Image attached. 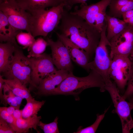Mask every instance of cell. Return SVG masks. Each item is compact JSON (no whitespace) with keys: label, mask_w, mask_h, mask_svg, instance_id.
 Wrapping results in <instances>:
<instances>
[{"label":"cell","mask_w":133,"mask_h":133,"mask_svg":"<svg viewBox=\"0 0 133 133\" xmlns=\"http://www.w3.org/2000/svg\"><path fill=\"white\" fill-rule=\"evenodd\" d=\"M87 0H71L70 3V9L72 6L74 4L77 3H81V5L86 4V2Z\"/></svg>","instance_id":"35"},{"label":"cell","mask_w":133,"mask_h":133,"mask_svg":"<svg viewBox=\"0 0 133 133\" xmlns=\"http://www.w3.org/2000/svg\"><path fill=\"white\" fill-rule=\"evenodd\" d=\"M129 57L132 61H133V51L130 55Z\"/></svg>","instance_id":"40"},{"label":"cell","mask_w":133,"mask_h":133,"mask_svg":"<svg viewBox=\"0 0 133 133\" xmlns=\"http://www.w3.org/2000/svg\"><path fill=\"white\" fill-rule=\"evenodd\" d=\"M65 4V8L68 10L71 9L70 7V3L71 0H63Z\"/></svg>","instance_id":"37"},{"label":"cell","mask_w":133,"mask_h":133,"mask_svg":"<svg viewBox=\"0 0 133 133\" xmlns=\"http://www.w3.org/2000/svg\"><path fill=\"white\" fill-rule=\"evenodd\" d=\"M2 76L0 75V99L1 103H2L5 105L6 106L7 104L5 100L4 96L3 94L2 91L3 90L4 82L3 80Z\"/></svg>","instance_id":"32"},{"label":"cell","mask_w":133,"mask_h":133,"mask_svg":"<svg viewBox=\"0 0 133 133\" xmlns=\"http://www.w3.org/2000/svg\"><path fill=\"white\" fill-rule=\"evenodd\" d=\"M108 109L105 110L104 112L101 115L97 114L96 120L91 125L84 128L80 127L76 132V133H95L100 123L104 117Z\"/></svg>","instance_id":"25"},{"label":"cell","mask_w":133,"mask_h":133,"mask_svg":"<svg viewBox=\"0 0 133 133\" xmlns=\"http://www.w3.org/2000/svg\"><path fill=\"white\" fill-rule=\"evenodd\" d=\"M112 0H101L95 4L89 5H81L80 8L71 12L83 18L91 26L94 28L95 21L99 13L106 10Z\"/></svg>","instance_id":"14"},{"label":"cell","mask_w":133,"mask_h":133,"mask_svg":"<svg viewBox=\"0 0 133 133\" xmlns=\"http://www.w3.org/2000/svg\"><path fill=\"white\" fill-rule=\"evenodd\" d=\"M128 99L129 100V102L130 104L131 107L132 109H133V96L131 97Z\"/></svg>","instance_id":"39"},{"label":"cell","mask_w":133,"mask_h":133,"mask_svg":"<svg viewBox=\"0 0 133 133\" xmlns=\"http://www.w3.org/2000/svg\"><path fill=\"white\" fill-rule=\"evenodd\" d=\"M47 46L46 41L40 37L35 40V41L28 48L29 57H36L43 53Z\"/></svg>","instance_id":"22"},{"label":"cell","mask_w":133,"mask_h":133,"mask_svg":"<svg viewBox=\"0 0 133 133\" xmlns=\"http://www.w3.org/2000/svg\"><path fill=\"white\" fill-rule=\"evenodd\" d=\"M31 72L29 58L25 56L18 47L16 48L13 60L9 68L2 76L6 79H17L25 85L29 84L36 88L31 79Z\"/></svg>","instance_id":"6"},{"label":"cell","mask_w":133,"mask_h":133,"mask_svg":"<svg viewBox=\"0 0 133 133\" xmlns=\"http://www.w3.org/2000/svg\"><path fill=\"white\" fill-rule=\"evenodd\" d=\"M70 72L68 71L58 69L49 74L40 81L36 88L37 91L35 93L36 95H49Z\"/></svg>","instance_id":"13"},{"label":"cell","mask_w":133,"mask_h":133,"mask_svg":"<svg viewBox=\"0 0 133 133\" xmlns=\"http://www.w3.org/2000/svg\"><path fill=\"white\" fill-rule=\"evenodd\" d=\"M122 17L124 21L133 17V9L124 13Z\"/></svg>","instance_id":"33"},{"label":"cell","mask_w":133,"mask_h":133,"mask_svg":"<svg viewBox=\"0 0 133 133\" xmlns=\"http://www.w3.org/2000/svg\"><path fill=\"white\" fill-rule=\"evenodd\" d=\"M107 24L105 21L101 32V37L99 43L95 52L94 60L89 63L90 70H94L98 72L104 80L105 85H109L113 82L110 79L109 70L112 59L109 55L107 48L110 46V41L106 35Z\"/></svg>","instance_id":"5"},{"label":"cell","mask_w":133,"mask_h":133,"mask_svg":"<svg viewBox=\"0 0 133 133\" xmlns=\"http://www.w3.org/2000/svg\"><path fill=\"white\" fill-rule=\"evenodd\" d=\"M16 0L20 7L30 13L32 15H34L48 7L57 6L63 3L65 4L63 0Z\"/></svg>","instance_id":"15"},{"label":"cell","mask_w":133,"mask_h":133,"mask_svg":"<svg viewBox=\"0 0 133 133\" xmlns=\"http://www.w3.org/2000/svg\"><path fill=\"white\" fill-rule=\"evenodd\" d=\"M3 80L5 84L15 95L26 100L33 98L26 85L18 79H3Z\"/></svg>","instance_id":"19"},{"label":"cell","mask_w":133,"mask_h":133,"mask_svg":"<svg viewBox=\"0 0 133 133\" xmlns=\"http://www.w3.org/2000/svg\"><path fill=\"white\" fill-rule=\"evenodd\" d=\"M19 47L13 43H0V71L3 73L9 68L13 61L16 48Z\"/></svg>","instance_id":"16"},{"label":"cell","mask_w":133,"mask_h":133,"mask_svg":"<svg viewBox=\"0 0 133 133\" xmlns=\"http://www.w3.org/2000/svg\"><path fill=\"white\" fill-rule=\"evenodd\" d=\"M4 108L8 113L12 116L14 111L16 109L14 107L10 106L8 107H4Z\"/></svg>","instance_id":"36"},{"label":"cell","mask_w":133,"mask_h":133,"mask_svg":"<svg viewBox=\"0 0 133 133\" xmlns=\"http://www.w3.org/2000/svg\"><path fill=\"white\" fill-rule=\"evenodd\" d=\"M15 133L16 132L9 124L0 119V133Z\"/></svg>","instance_id":"31"},{"label":"cell","mask_w":133,"mask_h":133,"mask_svg":"<svg viewBox=\"0 0 133 133\" xmlns=\"http://www.w3.org/2000/svg\"><path fill=\"white\" fill-rule=\"evenodd\" d=\"M3 91L5 99L7 104L14 107L16 109H19L23 99L14 94L4 83Z\"/></svg>","instance_id":"23"},{"label":"cell","mask_w":133,"mask_h":133,"mask_svg":"<svg viewBox=\"0 0 133 133\" xmlns=\"http://www.w3.org/2000/svg\"><path fill=\"white\" fill-rule=\"evenodd\" d=\"M58 39L67 48L71 59L73 61L88 72L90 70L89 66L90 56L83 49L73 43L64 35L56 32Z\"/></svg>","instance_id":"12"},{"label":"cell","mask_w":133,"mask_h":133,"mask_svg":"<svg viewBox=\"0 0 133 133\" xmlns=\"http://www.w3.org/2000/svg\"><path fill=\"white\" fill-rule=\"evenodd\" d=\"M132 62L129 57L116 55L112 59L109 70L110 78L113 79L120 92H124L130 76Z\"/></svg>","instance_id":"8"},{"label":"cell","mask_w":133,"mask_h":133,"mask_svg":"<svg viewBox=\"0 0 133 133\" xmlns=\"http://www.w3.org/2000/svg\"><path fill=\"white\" fill-rule=\"evenodd\" d=\"M41 119V116L36 115L26 118L22 117L16 120L15 129L16 133H27L32 128L35 130L37 133H39L37 127Z\"/></svg>","instance_id":"20"},{"label":"cell","mask_w":133,"mask_h":133,"mask_svg":"<svg viewBox=\"0 0 133 133\" xmlns=\"http://www.w3.org/2000/svg\"><path fill=\"white\" fill-rule=\"evenodd\" d=\"M132 61V68L127 86L123 95H122L123 98L126 100L133 96V61Z\"/></svg>","instance_id":"29"},{"label":"cell","mask_w":133,"mask_h":133,"mask_svg":"<svg viewBox=\"0 0 133 133\" xmlns=\"http://www.w3.org/2000/svg\"><path fill=\"white\" fill-rule=\"evenodd\" d=\"M34 38L31 33L22 31L19 32L16 37L18 42L24 47V49L28 48L32 45L35 41Z\"/></svg>","instance_id":"24"},{"label":"cell","mask_w":133,"mask_h":133,"mask_svg":"<svg viewBox=\"0 0 133 133\" xmlns=\"http://www.w3.org/2000/svg\"><path fill=\"white\" fill-rule=\"evenodd\" d=\"M105 20L107 31L106 37L109 41L113 37L122 31L129 24L123 20L110 16L106 14Z\"/></svg>","instance_id":"18"},{"label":"cell","mask_w":133,"mask_h":133,"mask_svg":"<svg viewBox=\"0 0 133 133\" xmlns=\"http://www.w3.org/2000/svg\"><path fill=\"white\" fill-rule=\"evenodd\" d=\"M0 119L9 124L15 131L16 120L8 113L4 107H0Z\"/></svg>","instance_id":"27"},{"label":"cell","mask_w":133,"mask_h":133,"mask_svg":"<svg viewBox=\"0 0 133 133\" xmlns=\"http://www.w3.org/2000/svg\"><path fill=\"white\" fill-rule=\"evenodd\" d=\"M58 119V118L56 117L53 122L48 124L44 123L40 121L38 126L45 133H59L57 126Z\"/></svg>","instance_id":"26"},{"label":"cell","mask_w":133,"mask_h":133,"mask_svg":"<svg viewBox=\"0 0 133 133\" xmlns=\"http://www.w3.org/2000/svg\"><path fill=\"white\" fill-rule=\"evenodd\" d=\"M0 11L4 14L10 24L16 30H25L31 33L32 16L20 7L16 0H0Z\"/></svg>","instance_id":"4"},{"label":"cell","mask_w":133,"mask_h":133,"mask_svg":"<svg viewBox=\"0 0 133 133\" xmlns=\"http://www.w3.org/2000/svg\"><path fill=\"white\" fill-rule=\"evenodd\" d=\"M89 74L83 77L74 75L71 72L67 77L49 95H78L84 90L93 87H98L101 92L105 91V84L101 76L97 71L91 70Z\"/></svg>","instance_id":"2"},{"label":"cell","mask_w":133,"mask_h":133,"mask_svg":"<svg viewBox=\"0 0 133 133\" xmlns=\"http://www.w3.org/2000/svg\"><path fill=\"white\" fill-rule=\"evenodd\" d=\"M12 116L16 120L22 117V110H20L19 109H16Z\"/></svg>","instance_id":"34"},{"label":"cell","mask_w":133,"mask_h":133,"mask_svg":"<svg viewBox=\"0 0 133 133\" xmlns=\"http://www.w3.org/2000/svg\"><path fill=\"white\" fill-rule=\"evenodd\" d=\"M20 32L16 30L10 25L4 14L0 11V40L1 42H10L17 45L16 36Z\"/></svg>","instance_id":"17"},{"label":"cell","mask_w":133,"mask_h":133,"mask_svg":"<svg viewBox=\"0 0 133 133\" xmlns=\"http://www.w3.org/2000/svg\"><path fill=\"white\" fill-rule=\"evenodd\" d=\"M47 46L51 51L53 63L58 69L72 72L73 66L68 50L62 42L58 39L54 41L47 37L46 40Z\"/></svg>","instance_id":"11"},{"label":"cell","mask_w":133,"mask_h":133,"mask_svg":"<svg viewBox=\"0 0 133 133\" xmlns=\"http://www.w3.org/2000/svg\"><path fill=\"white\" fill-rule=\"evenodd\" d=\"M129 0H112L109 6V13L120 8L125 5Z\"/></svg>","instance_id":"30"},{"label":"cell","mask_w":133,"mask_h":133,"mask_svg":"<svg viewBox=\"0 0 133 133\" xmlns=\"http://www.w3.org/2000/svg\"><path fill=\"white\" fill-rule=\"evenodd\" d=\"M112 59L116 55L129 57L133 51V25L128 24L121 32L109 41Z\"/></svg>","instance_id":"9"},{"label":"cell","mask_w":133,"mask_h":133,"mask_svg":"<svg viewBox=\"0 0 133 133\" xmlns=\"http://www.w3.org/2000/svg\"><path fill=\"white\" fill-rule=\"evenodd\" d=\"M64 8L58 29L60 32L90 56L95 53L100 38L101 33L80 16Z\"/></svg>","instance_id":"1"},{"label":"cell","mask_w":133,"mask_h":133,"mask_svg":"<svg viewBox=\"0 0 133 133\" xmlns=\"http://www.w3.org/2000/svg\"><path fill=\"white\" fill-rule=\"evenodd\" d=\"M45 101H37L33 98L27 100L26 105L22 110V118H26L37 115Z\"/></svg>","instance_id":"21"},{"label":"cell","mask_w":133,"mask_h":133,"mask_svg":"<svg viewBox=\"0 0 133 133\" xmlns=\"http://www.w3.org/2000/svg\"><path fill=\"white\" fill-rule=\"evenodd\" d=\"M129 24L133 25V17H131L124 21Z\"/></svg>","instance_id":"38"},{"label":"cell","mask_w":133,"mask_h":133,"mask_svg":"<svg viewBox=\"0 0 133 133\" xmlns=\"http://www.w3.org/2000/svg\"><path fill=\"white\" fill-rule=\"evenodd\" d=\"M133 9V0H129L124 5L109 13V15L116 17H120L125 12Z\"/></svg>","instance_id":"28"},{"label":"cell","mask_w":133,"mask_h":133,"mask_svg":"<svg viewBox=\"0 0 133 133\" xmlns=\"http://www.w3.org/2000/svg\"><path fill=\"white\" fill-rule=\"evenodd\" d=\"M105 89L109 93L115 108L114 111L120 120L122 133H130L133 128V120L131 114L132 109L130 103L120 95L115 83L109 85H105Z\"/></svg>","instance_id":"7"},{"label":"cell","mask_w":133,"mask_h":133,"mask_svg":"<svg viewBox=\"0 0 133 133\" xmlns=\"http://www.w3.org/2000/svg\"><path fill=\"white\" fill-rule=\"evenodd\" d=\"M29 58L32 68L31 79L37 88L41 80L57 70L50 55L44 53L37 57Z\"/></svg>","instance_id":"10"},{"label":"cell","mask_w":133,"mask_h":133,"mask_svg":"<svg viewBox=\"0 0 133 133\" xmlns=\"http://www.w3.org/2000/svg\"><path fill=\"white\" fill-rule=\"evenodd\" d=\"M65 5L64 3H62L32 15L33 22L31 33L34 37L38 36L46 37L58 26Z\"/></svg>","instance_id":"3"}]
</instances>
